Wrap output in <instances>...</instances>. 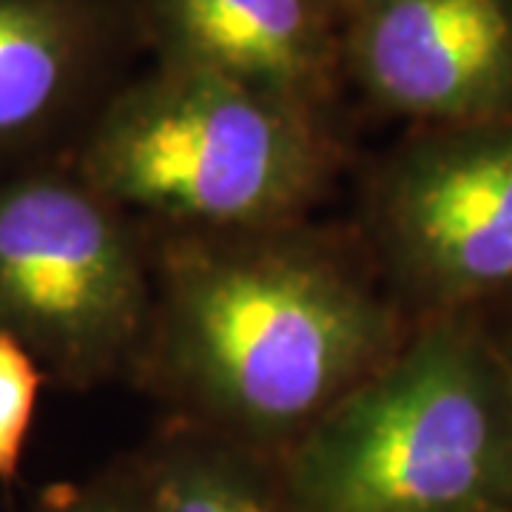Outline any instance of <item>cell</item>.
I'll list each match as a JSON object with an SVG mask.
<instances>
[{
	"label": "cell",
	"mask_w": 512,
	"mask_h": 512,
	"mask_svg": "<svg viewBox=\"0 0 512 512\" xmlns=\"http://www.w3.org/2000/svg\"><path fill=\"white\" fill-rule=\"evenodd\" d=\"M404 336L370 279L296 222L171 239L143 350L185 424L282 461Z\"/></svg>",
	"instance_id": "6da1fadb"
},
{
	"label": "cell",
	"mask_w": 512,
	"mask_h": 512,
	"mask_svg": "<svg viewBox=\"0 0 512 512\" xmlns=\"http://www.w3.org/2000/svg\"><path fill=\"white\" fill-rule=\"evenodd\" d=\"M296 512H512V382L473 313L424 316L279 461Z\"/></svg>",
	"instance_id": "7a4b0ae2"
},
{
	"label": "cell",
	"mask_w": 512,
	"mask_h": 512,
	"mask_svg": "<svg viewBox=\"0 0 512 512\" xmlns=\"http://www.w3.org/2000/svg\"><path fill=\"white\" fill-rule=\"evenodd\" d=\"M336 165L328 117L217 74L154 63L103 100L72 168L100 197L180 228L296 225Z\"/></svg>",
	"instance_id": "3957f363"
},
{
	"label": "cell",
	"mask_w": 512,
	"mask_h": 512,
	"mask_svg": "<svg viewBox=\"0 0 512 512\" xmlns=\"http://www.w3.org/2000/svg\"><path fill=\"white\" fill-rule=\"evenodd\" d=\"M151 308L123 211L72 165L0 180V333L43 376L109 379L146 348Z\"/></svg>",
	"instance_id": "277c9868"
},
{
	"label": "cell",
	"mask_w": 512,
	"mask_h": 512,
	"mask_svg": "<svg viewBox=\"0 0 512 512\" xmlns=\"http://www.w3.org/2000/svg\"><path fill=\"white\" fill-rule=\"evenodd\" d=\"M370 231L424 316L512 291V117L416 128L373 180Z\"/></svg>",
	"instance_id": "5b68a950"
},
{
	"label": "cell",
	"mask_w": 512,
	"mask_h": 512,
	"mask_svg": "<svg viewBox=\"0 0 512 512\" xmlns=\"http://www.w3.org/2000/svg\"><path fill=\"white\" fill-rule=\"evenodd\" d=\"M342 69L416 128L512 117V0H348Z\"/></svg>",
	"instance_id": "8992f818"
},
{
	"label": "cell",
	"mask_w": 512,
	"mask_h": 512,
	"mask_svg": "<svg viewBox=\"0 0 512 512\" xmlns=\"http://www.w3.org/2000/svg\"><path fill=\"white\" fill-rule=\"evenodd\" d=\"M157 63L217 74L328 117L345 80L336 0H134Z\"/></svg>",
	"instance_id": "52a82bcc"
},
{
	"label": "cell",
	"mask_w": 512,
	"mask_h": 512,
	"mask_svg": "<svg viewBox=\"0 0 512 512\" xmlns=\"http://www.w3.org/2000/svg\"><path fill=\"white\" fill-rule=\"evenodd\" d=\"M134 20V0H0V160L69 123Z\"/></svg>",
	"instance_id": "ba28073f"
},
{
	"label": "cell",
	"mask_w": 512,
	"mask_h": 512,
	"mask_svg": "<svg viewBox=\"0 0 512 512\" xmlns=\"http://www.w3.org/2000/svg\"><path fill=\"white\" fill-rule=\"evenodd\" d=\"M134 473L146 512H296L279 461L185 421Z\"/></svg>",
	"instance_id": "9c48e42d"
},
{
	"label": "cell",
	"mask_w": 512,
	"mask_h": 512,
	"mask_svg": "<svg viewBox=\"0 0 512 512\" xmlns=\"http://www.w3.org/2000/svg\"><path fill=\"white\" fill-rule=\"evenodd\" d=\"M43 373L37 362L0 333V481L18 476L23 447L35 421Z\"/></svg>",
	"instance_id": "30bf717a"
},
{
	"label": "cell",
	"mask_w": 512,
	"mask_h": 512,
	"mask_svg": "<svg viewBox=\"0 0 512 512\" xmlns=\"http://www.w3.org/2000/svg\"><path fill=\"white\" fill-rule=\"evenodd\" d=\"M26 512H146L134 464L49 493Z\"/></svg>",
	"instance_id": "8fae6325"
},
{
	"label": "cell",
	"mask_w": 512,
	"mask_h": 512,
	"mask_svg": "<svg viewBox=\"0 0 512 512\" xmlns=\"http://www.w3.org/2000/svg\"><path fill=\"white\" fill-rule=\"evenodd\" d=\"M495 342H498V350H501V356H504V365H507V373H510L512 382V325L504 330V336H498Z\"/></svg>",
	"instance_id": "7c38bea8"
},
{
	"label": "cell",
	"mask_w": 512,
	"mask_h": 512,
	"mask_svg": "<svg viewBox=\"0 0 512 512\" xmlns=\"http://www.w3.org/2000/svg\"><path fill=\"white\" fill-rule=\"evenodd\" d=\"M336 3H339L342 9H348V0H336Z\"/></svg>",
	"instance_id": "4fadbf2b"
}]
</instances>
